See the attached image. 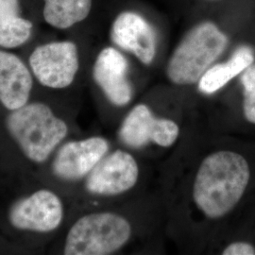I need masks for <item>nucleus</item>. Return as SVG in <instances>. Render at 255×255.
Returning a JSON list of instances; mask_svg holds the SVG:
<instances>
[{
  "label": "nucleus",
  "instance_id": "nucleus-1",
  "mask_svg": "<svg viewBox=\"0 0 255 255\" xmlns=\"http://www.w3.org/2000/svg\"><path fill=\"white\" fill-rule=\"evenodd\" d=\"M251 172L246 159L222 150L207 156L196 175L195 203L210 219H219L233 209L246 190Z\"/></svg>",
  "mask_w": 255,
  "mask_h": 255
},
{
  "label": "nucleus",
  "instance_id": "nucleus-11",
  "mask_svg": "<svg viewBox=\"0 0 255 255\" xmlns=\"http://www.w3.org/2000/svg\"><path fill=\"white\" fill-rule=\"evenodd\" d=\"M127 59L114 47L101 50L93 68L95 82L106 98L117 106L128 104L132 97L131 85L128 80Z\"/></svg>",
  "mask_w": 255,
  "mask_h": 255
},
{
  "label": "nucleus",
  "instance_id": "nucleus-8",
  "mask_svg": "<svg viewBox=\"0 0 255 255\" xmlns=\"http://www.w3.org/2000/svg\"><path fill=\"white\" fill-rule=\"evenodd\" d=\"M138 175L135 159L126 151L116 150L94 167L87 178L86 188L96 195H119L135 185Z\"/></svg>",
  "mask_w": 255,
  "mask_h": 255
},
{
  "label": "nucleus",
  "instance_id": "nucleus-17",
  "mask_svg": "<svg viewBox=\"0 0 255 255\" xmlns=\"http://www.w3.org/2000/svg\"><path fill=\"white\" fill-rule=\"evenodd\" d=\"M223 255H255V248L246 242H236L229 245L222 253Z\"/></svg>",
  "mask_w": 255,
  "mask_h": 255
},
{
  "label": "nucleus",
  "instance_id": "nucleus-5",
  "mask_svg": "<svg viewBox=\"0 0 255 255\" xmlns=\"http://www.w3.org/2000/svg\"><path fill=\"white\" fill-rule=\"evenodd\" d=\"M28 61L37 81L52 89L69 86L79 70L78 48L71 41L51 42L37 46Z\"/></svg>",
  "mask_w": 255,
  "mask_h": 255
},
{
  "label": "nucleus",
  "instance_id": "nucleus-12",
  "mask_svg": "<svg viewBox=\"0 0 255 255\" xmlns=\"http://www.w3.org/2000/svg\"><path fill=\"white\" fill-rule=\"evenodd\" d=\"M33 81L27 65L18 56L0 49V102L9 111L26 105Z\"/></svg>",
  "mask_w": 255,
  "mask_h": 255
},
{
  "label": "nucleus",
  "instance_id": "nucleus-16",
  "mask_svg": "<svg viewBox=\"0 0 255 255\" xmlns=\"http://www.w3.org/2000/svg\"><path fill=\"white\" fill-rule=\"evenodd\" d=\"M240 82L244 90L243 111L247 120L255 124V64L242 72Z\"/></svg>",
  "mask_w": 255,
  "mask_h": 255
},
{
  "label": "nucleus",
  "instance_id": "nucleus-4",
  "mask_svg": "<svg viewBox=\"0 0 255 255\" xmlns=\"http://www.w3.org/2000/svg\"><path fill=\"white\" fill-rule=\"evenodd\" d=\"M130 234L128 222L117 214H90L79 219L68 232L64 254L111 255L127 243Z\"/></svg>",
  "mask_w": 255,
  "mask_h": 255
},
{
  "label": "nucleus",
  "instance_id": "nucleus-15",
  "mask_svg": "<svg viewBox=\"0 0 255 255\" xmlns=\"http://www.w3.org/2000/svg\"><path fill=\"white\" fill-rule=\"evenodd\" d=\"M44 18L51 27L66 29L86 18L92 0H44Z\"/></svg>",
  "mask_w": 255,
  "mask_h": 255
},
{
  "label": "nucleus",
  "instance_id": "nucleus-14",
  "mask_svg": "<svg viewBox=\"0 0 255 255\" xmlns=\"http://www.w3.org/2000/svg\"><path fill=\"white\" fill-rule=\"evenodd\" d=\"M32 23L20 16L19 0H0V46L16 48L29 40Z\"/></svg>",
  "mask_w": 255,
  "mask_h": 255
},
{
  "label": "nucleus",
  "instance_id": "nucleus-9",
  "mask_svg": "<svg viewBox=\"0 0 255 255\" xmlns=\"http://www.w3.org/2000/svg\"><path fill=\"white\" fill-rule=\"evenodd\" d=\"M108 150L109 143L102 137L68 142L59 149L52 164V170L63 180L82 179L91 172Z\"/></svg>",
  "mask_w": 255,
  "mask_h": 255
},
{
  "label": "nucleus",
  "instance_id": "nucleus-6",
  "mask_svg": "<svg viewBox=\"0 0 255 255\" xmlns=\"http://www.w3.org/2000/svg\"><path fill=\"white\" fill-rule=\"evenodd\" d=\"M64 218V206L54 192L42 189L17 201L9 210L10 224L17 230L49 233Z\"/></svg>",
  "mask_w": 255,
  "mask_h": 255
},
{
  "label": "nucleus",
  "instance_id": "nucleus-10",
  "mask_svg": "<svg viewBox=\"0 0 255 255\" xmlns=\"http://www.w3.org/2000/svg\"><path fill=\"white\" fill-rule=\"evenodd\" d=\"M112 41L120 48L131 52L145 64L156 54V34L146 19L133 11H124L116 18L111 30Z\"/></svg>",
  "mask_w": 255,
  "mask_h": 255
},
{
  "label": "nucleus",
  "instance_id": "nucleus-3",
  "mask_svg": "<svg viewBox=\"0 0 255 255\" xmlns=\"http://www.w3.org/2000/svg\"><path fill=\"white\" fill-rule=\"evenodd\" d=\"M227 36L212 22H203L191 28L176 47L167 65V76L179 85L201 80L213 63L223 53Z\"/></svg>",
  "mask_w": 255,
  "mask_h": 255
},
{
  "label": "nucleus",
  "instance_id": "nucleus-7",
  "mask_svg": "<svg viewBox=\"0 0 255 255\" xmlns=\"http://www.w3.org/2000/svg\"><path fill=\"white\" fill-rule=\"evenodd\" d=\"M179 132V126L174 121L156 119L146 105L139 104L124 119L119 137L124 144L134 148L149 142L166 147L173 145Z\"/></svg>",
  "mask_w": 255,
  "mask_h": 255
},
{
  "label": "nucleus",
  "instance_id": "nucleus-13",
  "mask_svg": "<svg viewBox=\"0 0 255 255\" xmlns=\"http://www.w3.org/2000/svg\"><path fill=\"white\" fill-rule=\"evenodd\" d=\"M255 58L252 47L239 46L226 63L216 64L203 74L199 81L200 91L206 95L219 91L237 75L242 73L247 67L254 64Z\"/></svg>",
  "mask_w": 255,
  "mask_h": 255
},
{
  "label": "nucleus",
  "instance_id": "nucleus-2",
  "mask_svg": "<svg viewBox=\"0 0 255 255\" xmlns=\"http://www.w3.org/2000/svg\"><path fill=\"white\" fill-rule=\"evenodd\" d=\"M6 126L23 153L34 163L46 161L68 132L64 120L41 102L10 111Z\"/></svg>",
  "mask_w": 255,
  "mask_h": 255
}]
</instances>
